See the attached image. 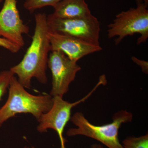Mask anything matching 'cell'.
<instances>
[{
    "label": "cell",
    "mask_w": 148,
    "mask_h": 148,
    "mask_svg": "<svg viewBox=\"0 0 148 148\" xmlns=\"http://www.w3.org/2000/svg\"><path fill=\"white\" fill-rule=\"evenodd\" d=\"M47 18L45 13L35 14L36 27L32 43L21 61L10 69L14 75L17 76L18 81L26 88L31 87L33 78L42 84L47 83L46 70L51 46Z\"/></svg>",
    "instance_id": "obj_1"
},
{
    "label": "cell",
    "mask_w": 148,
    "mask_h": 148,
    "mask_svg": "<svg viewBox=\"0 0 148 148\" xmlns=\"http://www.w3.org/2000/svg\"><path fill=\"white\" fill-rule=\"evenodd\" d=\"M8 88L7 101L0 108V127L6 121L18 114H32L38 121L53 106L52 96L30 94L14 75L11 79Z\"/></svg>",
    "instance_id": "obj_2"
},
{
    "label": "cell",
    "mask_w": 148,
    "mask_h": 148,
    "mask_svg": "<svg viewBox=\"0 0 148 148\" xmlns=\"http://www.w3.org/2000/svg\"><path fill=\"white\" fill-rule=\"evenodd\" d=\"M133 119L131 112L122 110L114 114L111 123L103 125L92 124L78 112L71 118L77 128H70L66 134L69 137L83 135L94 139L108 148H124L119 139V130L123 123L130 122Z\"/></svg>",
    "instance_id": "obj_3"
},
{
    "label": "cell",
    "mask_w": 148,
    "mask_h": 148,
    "mask_svg": "<svg viewBox=\"0 0 148 148\" xmlns=\"http://www.w3.org/2000/svg\"><path fill=\"white\" fill-rule=\"evenodd\" d=\"M147 7L145 3H138L135 8L118 14L108 26V37H117L115 43L117 45L125 37L138 34L140 36L137 44L145 42L148 38Z\"/></svg>",
    "instance_id": "obj_4"
},
{
    "label": "cell",
    "mask_w": 148,
    "mask_h": 148,
    "mask_svg": "<svg viewBox=\"0 0 148 148\" xmlns=\"http://www.w3.org/2000/svg\"><path fill=\"white\" fill-rule=\"evenodd\" d=\"M49 30L100 45L101 25L98 18L91 14L85 18L63 19L49 14L47 18Z\"/></svg>",
    "instance_id": "obj_5"
},
{
    "label": "cell",
    "mask_w": 148,
    "mask_h": 148,
    "mask_svg": "<svg viewBox=\"0 0 148 148\" xmlns=\"http://www.w3.org/2000/svg\"><path fill=\"white\" fill-rule=\"evenodd\" d=\"M102 84L101 81L98 82V84L88 95L74 103H69L58 96L53 97V106L51 109L47 112L44 114L38 121L39 124L37 126V130L40 133L47 132L49 129L55 130L60 140V148H66L64 132L66 125L71 119L72 109L86 101Z\"/></svg>",
    "instance_id": "obj_6"
},
{
    "label": "cell",
    "mask_w": 148,
    "mask_h": 148,
    "mask_svg": "<svg viewBox=\"0 0 148 148\" xmlns=\"http://www.w3.org/2000/svg\"><path fill=\"white\" fill-rule=\"evenodd\" d=\"M49 55L48 67L52 75V97L63 98L69 91L70 84L75 80L77 73L81 68L77 62L72 61L59 51H51Z\"/></svg>",
    "instance_id": "obj_7"
},
{
    "label": "cell",
    "mask_w": 148,
    "mask_h": 148,
    "mask_svg": "<svg viewBox=\"0 0 148 148\" xmlns=\"http://www.w3.org/2000/svg\"><path fill=\"white\" fill-rule=\"evenodd\" d=\"M29 32L20 17L16 0H5L0 10V37L22 47L25 45L23 35Z\"/></svg>",
    "instance_id": "obj_8"
},
{
    "label": "cell",
    "mask_w": 148,
    "mask_h": 148,
    "mask_svg": "<svg viewBox=\"0 0 148 148\" xmlns=\"http://www.w3.org/2000/svg\"><path fill=\"white\" fill-rule=\"evenodd\" d=\"M48 37L51 51H59L72 61L77 62L88 54L102 50L101 45H96L83 40L48 30Z\"/></svg>",
    "instance_id": "obj_9"
},
{
    "label": "cell",
    "mask_w": 148,
    "mask_h": 148,
    "mask_svg": "<svg viewBox=\"0 0 148 148\" xmlns=\"http://www.w3.org/2000/svg\"><path fill=\"white\" fill-rule=\"evenodd\" d=\"M52 7L54 12L52 14L58 18H85L92 14L85 0H62Z\"/></svg>",
    "instance_id": "obj_10"
},
{
    "label": "cell",
    "mask_w": 148,
    "mask_h": 148,
    "mask_svg": "<svg viewBox=\"0 0 148 148\" xmlns=\"http://www.w3.org/2000/svg\"><path fill=\"white\" fill-rule=\"evenodd\" d=\"M124 148H148V135L140 137H129L122 142Z\"/></svg>",
    "instance_id": "obj_11"
},
{
    "label": "cell",
    "mask_w": 148,
    "mask_h": 148,
    "mask_svg": "<svg viewBox=\"0 0 148 148\" xmlns=\"http://www.w3.org/2000/svg\"><path fill=\"white\" fill-rule=\"evenodd\" d=\"M62 0H26L24 3V7L30 13L39 9L46 6H53L55 4Z\"/></svg>",
    "instance_id": "obj_12"
},
{
    "label": "cell",
    "mask_w": 148,
    "mask_h": 148,
    "mask_svg": "<svg viewBox=\"0 0 148 148\" xmlns=\"http://www.w3.org/2000/svg\"><path fill=\"white\" fill-rule=\"evenodd\" d=\"M13 75H14L10 70L3 71L0 73V101L6 92Z\"/></svg>",
    "instance_id": "obj_13"
},
{
    "label": "cell",
    "mask_w": 148,
    "mask_h": 148,
    "mask_svg": "<svg viewBox=\"0 0 148 148\" xmlns=\"http://www.w3.org/2000/svg\"><path fill=\"white\" fill-rule=\"evenodd\" d=\"M0 47L5 49L12 53H16L21 49L20 46L4 38L0 37Z\"/></svg>",
    "instance_id": "obj_14"
},
{
    "label": "cell",
    "mask_w": 148,
    "mask_h": 148,
    "mask_svg": "<svg viewBox=\"0 0 148 148\" xmlns=\"http://www.w3.org/2000/svg\"><path fill=\"white\" fill-rule=\"evenodd\" d=\"M131 59L134 63L140 66L143 73L147 74L148 73V62L145 60H141L136 58L135 56H132Z\"/></svg>",
    "instance_id": "obj_15"
},
{
    "label": "cell",
    "mask_w": 148,
    "mask_h": 148,
    "mask_svg": "<svg viewBox=\"0 0 148 148\" xmlns=\"http://www.w3.org/2000/svg\"><path fill=\"white\" fill-rule=\"evenodd\" d=\"M90 148H104L103 146L100 144H94L92 145Z\"/></svg>",
    "instance_id": "obj_16"
},
{
    "label": "cell",
    "mask_w": 148,
    "mask_h": 148,
    "mask_svg": "<svg viewBox=\"0 0 148 148\" xmlns=\"http://www.w3.org/2000/svg\"><path fill=\"white\" fill-rule=\"evenodd\" d=\"M137 3H145L146 5L148 6V0H136Z\"/></svg>",
    "instance_id": "obj_17"
},
{
    "label": "cell",
    "mask_w": 148,
    "mask_h": 148,
    "mask_svg": "<svg viewBox=\"0 0 148 148\" xmlns=\"http://www.w3.org/2000/svg\"><path fill=\"white\" fill-rule=\"evenodd\" d=\"M24 148H35L34 147H31V148H29V147H24Z\"/></svg>",
    "instance_id": "obj_18"
},
{
    "label": "cell",
    "mask_w": 148,
    "mask_h": 148,
    "mask_svg": "<svg viewBox=\"0 0 148 148\" xmlns=\"http://www.w3.org/2000/svg\"><path fill=\"white\" fill-rule=\"evenodd\" d=\"M3 0H0V3H1L3 1Z\"/></svg>",
    "instance_id": "obj_19"
}]
</instances>
